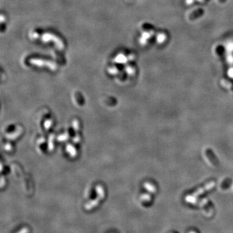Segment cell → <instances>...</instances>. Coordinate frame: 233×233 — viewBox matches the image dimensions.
<instances>
[{
	"label": "cell",
	"instance_id": "3",
	"mask_svg": "<svg viewBox=\"0 0 233 233\" xmlns=\"http://www.w3.org/2000/svg\"><path fill=\"white\" fill-rule=\"evenodd\" d=\"M208 0H185V4L187 5H194L195 3H203L205 2H207Z\"/></svg>",
	"mask_w": 233,
	"mask_h": 233
},
{
	"label": "cell",
	"instance_id": "5",
	"mask_svg": "<svg viewBox=\"0 0 233 233\" xmlns=\"http://www.w3.org/2000/svg\"><path fill=\"white\" fill-rule=\"evenodd\" d=\"M225 1V0H218V2L219 3H223Z\"/></svg>",
	"mask_w": 233,
	"mask_h": 233
},
{
	"label": "cell",
	"instance_id": "4",
	"mask_svg": "<svg viewBox=\"0 0 233 233\" xmlns=\"http://www.w3.org/2000/svg\"><path fill=\"white\" fill-rule=\"evenodd\" d=\"M29 230L28 227H23L22 230H20L17 233H29Z\"/></svg>",
	"mask_w": 233,
	"mask_h": 233
},
{
	"label": "cell",
	"instance_id": "2",
	"mask_svg": "<svg viewBox=\"0 0 233 233\" xmlns=\"http://www.w3.org/2000/svg\"><path fill=\"white\" fill-rule=\"evenodd\" d=\"M167 38V35L166 33L164 32H160L158 35H157V42H159V44H162L163 42H165Z\"/></svg>",
	"mask_w": 233,
	"mask_h": 233
},
{
	"label": "cell",
	"instance_id": "1",
	"mask_svg": "<svg viewBox=\"0 0 233 233\" xmlns=\"http://www.w3.org/2000/svg\"><path fill=\"white\" fill-rule=\"evenodd\" d=\"M204 13V10L201 8H197L193 11H190L188 13L187 15V19L190 21H193V20H195L196 19L201 17Z\"/></svg>",
	"mask_w": 233,
	"mask_h": 233
}]
</instances>
